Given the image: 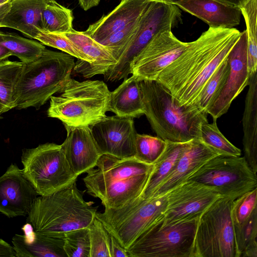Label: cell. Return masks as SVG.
Wrapping results in <instances>:
<instances>
[{"mask_svg":"<svg viewBox=\"0 0 257 257\" xmlns=\"http://www.w3.org/2000/svg\"><path fill=\"white\" fill-rule=\"evenodd\" d=\"M240 33L233 28L209 27L197 39L188 42L157 81L169 90L177 105H196L205 84L227 58Z\"/></svg>","mask_w":257,"mask_h":257,"instance_id":"6da1fadb","label":"cell"},{"mask_svg":"<svg viewBox=\"0 0 257 257\" xmlns=\"http://www.w3.org/2000/svg\"><path fill=\"white\" fill-rule=\"evenodd\" d=\"M134 156L119 159L101 155L83 181L87 193L99 198L105 209H118L140 197L153 170Z\"/></svg>","mask_w":257,"mask_h":257,"instance_id":"7a4b0ae2","label":"cell"},{"mask_svg":"<svg viewBox=\"0 0 257 257\" xmlns=\"http://www.w3.org/2000/svg\"><path fill=\"white\" fill-rule=\"evenodd\" d=\"M146 116L157 137L164 141L186 143L201 139L207 113L196 105L179 106L169 90L157 80L140 81Z\"/></svg>","mask_w":257,"mask_h":257,"instance_id":"3957f363","label":"cell"},{"mask_svg":"<svg viewBox=\"0 0 257 257\" xmlns=\"http://www.w3.org/2000/svg\"><path fill=\"white\" fill-rule=\"evenodd\" d=\"M93 204L84 199L75 182L52 194L38 196L27 223L37 232L64 238L67 231L88 226L97 212Z\"/></svg>","mask_w":257,"mask_h":257,"instance_id":"277c9868","label":"cell"},{"mask_svg":"<svg viewBox=\"0 0 257 257\" xmlns=\"http://www.w3.org/2000/svg\"><path fill=\"white\" fill-rule=\"evenodd\" d=\"M75 64L72 56L47 49L36 60L24 63L16 89V108L39 109L66 84Z\"/></svg>","mask_w":257,"mask_h":257,"instance_id":"5b68a950","label":"cell"},{"mask_svg":"<svg viewBox=\"0 0 257 257\" xmlns=\"http://www.w3.org/2000/svg\"><path fill=\"white\" fill-rule=\"evenodd\" d=\"M59 93L50 97L47 115L64 125L90 126L106 116L110 91L102 81L71 78Z\"/></svg>","mask_w":257,"mask_h":257,"instance_id":"8992f818","label":"cell"},{"mask_svg":"<svg viewBox=\"0 0 257 257\" xmlns=\"http://www.w3.org/2000/svg\"><path fill=\"white\" fill-rule=\"evenodd\" d=\"M22 169L39 196H47L76 182L61 145L47 143L22 150Z\"/></svg>","mask_w":257,"mask_h":257,"instance_id":"52a82bcc","label":"cell"},{"mask_svg":"<svg viewBox=\"0 0 257 257\" xmlns=\"http://www.w3.org/2000/svg\"><path fill=\"white\" fill-rule=\"evenodd\" d=\"M199 217L167 224L156 221L126 249L129 257H195Z\"/></svg>","mask_w":257,"mask_h":257,"instance_id":"ba28073f","label":"cell"},{"mask_svg":"<svg viewBox=\"0 0 257 257\" xmlns=\"http://www.w3.org/2000/svg\"><path fill=\"white\" fill-rule=\"evenodd\" d=\"M168 192L149 199L138 197L118 209L96 212L109 232L126 250L163 214L167 205Z\"/></svg>","mask_w":257,"mask_h":257,"instance_id":"9c48e42d","label":"cell"},{"mask_svg":"<svg viewBox=\"0 0 257 257\" xmlns=\"http://www.w3.org/2000/svg\"><path fill=\"white\" fill-rule=\"evenodd\" d=\"M233 200L220 197L200 216L195 257H239L231 217Z\"/></svg>","mask_w":257,"mask_h":257,"instance_id":"30bf717a","label":"cell"},{"mask_svg":"<svg viewBox=\"0 0 257 257\" xmlns=\"http://www.w3.org/2000/svg\"><path fill=\"white\" fill-rule=\"evenodd\" d=\"M175 5L150 2L141 16L138 30L126 45L116 64L104 74L106 81H116L132 74V65L153 37L158 33L171 30L181 19Z\"/></svg>","mask_w":257,"mask_h":257,"instance_id":"8fae6325","label":"cell"},{"mask_svg":"<svg viewBox=\"0 0 257 257\" xmlns=\"http://www.w3.org/2000/svg\"><path fill=\"white\" fill-rule=\"evenodd\" d=\"M213 189L221 197L236 199L257 187V176L244 157L218 155L188 178Z\"/></svg>","mask_w":257,"mask_h":257,"instance_id":"7c38bea8","label":"cell"},{"mask_svg":"<svg viewBox=\"0 0 257 257\" xmlns=\"http://www.w3.org/2000/svg\"><path fill=\"white\" fill-rule=\"evenodd\" d=\"M220 197L212 188L187 180L168 192L166 208L157 220L167 224L199 217Z\"/></svg>","mask_w":257,"mask_h":257,"instance_id":"4fadbf2b","label":"cell"},{"mask_svg":"<svg viewBox=\"0 0 257 257\" xmlns=\"http://www.w3.org/2000/svg\"><path fill=\"white\" fill-rule=\"evenodd\" d=\"M188 42L178 39L171 30L160 32L134 60L132 74L140 80H157L162 71L185 50Z\"/></svg>","mask_w":257,"mask_h":257,"instance_id":"5bb4252c","label":"cell"},{"mask_svg":"<svg viewBox=\"0 0 257 257\" xmlns=\"http://www.w3.org/2000/svg\"><path fill=\"white\" fill-rule=\"evenodd\" d=\"M101 155L119 159L134 156L137 132L133 118L107 116L90 126Z\"/></svg>","mask_w":257,"mask_h":257,"instance_id":"9a60e30c","label":"cell"},{"mask_svg":"<svg viewBox=\"0 0 257 257\" xmlns=\"http://www.w3.org/2000/svg\"><path fill=\"white\" fill-rule=\"evenodd\" d=\"M229 71L219 96L207 110L213 119L226 113L232 101L248 85L250 76L248 70L247 39L245 30L240 36L228 56Z\"/></svg>","mask_w":257,"mask_h":257,"instance_id":"2e32d148","label":"cell"},{"mask_svg":"<svg viewBox=\"0 0 257 257\" xmlns=\"http://www.w3.org/2000/svg\"><path fill=\"white\" fill-rule=\"evenodd\" d=\"M38 196L16 164L0 176V213L7 217L27 215Z\"/></svg>","mask_w":257,"mask_h":257,"instance_id":"e0dca14e","label":"cell"},{"mask_svg":"<svg viewBox=\"0 0 257 257\" xmlns=\"http://www.w3.org/2000/svg\"><path fill=\"white\" fill-rule=\"evenodd\" d=\"M64 126L67 137L61 145L71 168L78 176L94 168L101 154L90 126Z\"/></svg>","mask_w":257,"mask_h":257,"instance_id":"ac0fdd59","label":"cell"},{"mask_svg":"<svg viewBox=\"0 0 257 257\" xmlns=\"http://www.w3.org/2000/svg\"><path fill=\"white\" fill-rule=\"evenodd\" d=\"M87 58L88 62L78 59L73 70L85 78L104 74L117 62L110 51L84 32L73 29L63 33Z\"/></svg>","mask_w":257,"mask_h":257,"instance_id":"d6986e66","label":"cell"},{"mask_svg":"<svg viewBox=\"0 0 257 257\" xmlns=\"http://www.w3.org/2000/svg\"><path fill=\"white\" fill-rule=\"evenodd\" d=\"M217 155L218 154L201 139L192 140L180 156L173 171L163 181L152 197L169 192L186 181L203 164Z\"/></svg>","mask_w":257,"mask_h":257,"instance_id":"ffe728a7","label":"cell"},{"mask_svg":"<svg viewBox=\"0 0 257 257\" xmlns=\"http://www.w3.org/2000/svg\"><path fill=\"white\" fill-rule=\"evenodd\" d=\"M150 3L147 0H121L113 11L83 32L100 43L112 33L139 19Z\"/></svg>","mask_w":257,"mask_h":257,"instance_id":"44dd1931","label":"cell"},{"mask_svg":"<svg viewBox=\"0 0 257 257\" xmlns=\"http://www.w3.org/2000/svg\"><path fill=\"white\" fill-rule=\"evenodd\" d=\"M175 5L201 19L209 27L231 29L240 22L239 7L221 0H181Z\"/></svg>","mask_w":257,"mask_h":257,"instance_id":"7402d4cb","label":"cell"},{"mask_svg":"<svg viewBox=\"0 0 257 257\" xmlns=\"http://www.w3.org/2000/svg\"><path fill=\"white\" fill-rule=\"evenodd\" d=\"M22 230L24 235L16 234L12 239L16 257H67L63 237L37 232L28 223Z\"/></svg>","mask_w":257,"mask_h":257,"instance_id":"603a6c76","label":"cell"},{"mask_svg":"<svg viewBox=\"0 0 257 257\" xmlns=\"http://www.w3.org/2000/svg\"><path fill=\"white\" fill-rule=\"evenodd\" d=\"M46 0H12L9 11L1 27L16 30L27 37L35 39L43 30L42 13Z\"/></svg>","mask_w":257,"mask_h":257,"instance_id":"cb8c5ba5","label":"cell"},{"mask_svg":"<svg viewBox=\"0 0 257 257\" xmlns=\"http://www.w3.org/2000/svg\"><path fill=\"white\" fill-rule=\"evenodd\" d=\"M140 81L135 75L124 79L110 92L108 111L121 117L138 118L145 114Z\"/></svg>","mask_w":257,"mask_h":257,"instance_id":"d4e9b609","label":"cell"},{"mask_svg":"<svg viewBox=\"0 0 257 257\" xmlns=\"http://www.w3.org/2000/svg\"><path fill=\"white\" fill-rule=\"evenodd\" d=\"M242 117L244 158L249 167L257 172V73L250 77Z\"/></svg>","mask_w":257,"mask_h":257,"instance_id":"484cf974","label":"cell"},{"mask_svg":"<svg viewBox=\"0 0 257 257\" xmlns=\"http://www.w3.org/2000/svg\"><path fill=\"white\" fill-rule=\"evenodd\" d=\"M167 142L166 148L154 164L153 170L139 197L149 199L153 196L159 186L173 171L180 156L190 141L186 143Z\"/></svg>","mask_w":257,"mask_h":257,"instance_id":"4316f807","label":"cell"},{"mask_svg":"<svg viewBox=\"0 0 257 257\" xmlns=\"http://www.w3.org/2000/svg\"><path fill=\"white\" fill-rule=\"evenodd\" d=\"M24 63L0 61V106L6 112L16 107V89Z\"/></svg>","mask_w":257,"mask_h":257,"instance_id":"83f0119b","label":"cell"},{"mask_svg":"<svg viewBox=\"0 0 257 257\" xmlns=\"http://www.w3.org/2000/svg\"><path fill=\"white\" fill-rule=\"evenodd\" d=\"M237 6L246 25L247 67L251 76L257 71V0H241Z\"/></svg>","mask_w":257,"mask_h":257,"instance_id":"f1b7e54d","label":"cell"},{"mask_svg":"<svg viewBox=\"0 0 257 257\" xmlns=\"http://www.w3.org/2000/svg\"><path fill=\"white\" fill-rule=\"evenodd\" d=\"M0 43L12 56L18 57L23 63L36 60L46 49L43 44L36 41L22 37L16 33L2 31H0Z\"/></svg>","mask_w":257,"mask_h":257,"instance_id":"f546056e","label":"cell"},{"mask_svg":"<svg viewBox=\"0 0 257 257\" xmlns=\"http://www.w3.org/2000/svg\"><path fill=\"white\" fill-rule=\"evenodd\" d=\"M73 19L71 10L55 0H46L42 13L44 31L56 33L70 32L73 29Z\"/></svg>","mask_w":257,"mask_h":257,"instance_id":"4dcf8cb0","label":"cell"},{"mask_svg":"<svg viewBox=\"0 0 257 257\" xmlns=\"http://www.w3.org/2000/svg\"><path fill=\"white\" fill-rule=\"evenodd\" d=\"M229 71V65L227 57L203 87L196 104L199 109L207 113L208 109L211 106L222 90Z\"/></svg>","mask_w":257,"mask_h":257,"instance_id":"1f68e13d","label":"cell"},{"mask_svg":"<svg viewBox=\"0 0 257 257\" xmlns=\"http://www.w3.org/2000/svg\"><path fill=\"white\" fill-rule=\"evenodd\" d=\"M204 122L201 128V139L218 155L240 156L241 151L232 144L221 133L216 122Z\"/></svg>","mask_w":257,"mask_h":257,"instance_id":"d6a6232c","label":"cell"},{"mask_svg":"<svg viewBox=\"0 0 257 257\" xmlns=\"http://www.w3.org/2000/svg\"><path fill=\"white\" fill-rule=\"evenodd\" d=\"M167 142L158 137L137 134L134 157L148 164H154L165 151Z\"/></svg>","mask_w":257,"mask_h":257,"instance_id":"836d02e7","label":"cell"},{"mask_svg":"<svg viewBox=\"0 0 257 257\" xmlns=\"http://www.w3.org/2000/svg\"><path fill=\"white\" fill-rule=\"evenodd\" d=\"M234 234L239 257H257V210Z\"/></svg>","mask_w":257,"mask_h":257,"instance_id":"e575fe53","label":"cell"},{"mask_svg":"<svg viewBox=\"0 0 257 257\" xmlns=\"http://www.w3.org/2000/svg\"><path fill=\"white\" fill-rule=\"evenodd\" d=\"M64 248L67 257H90V241L87 227L64 233Z\"/></svg>","mask_w":257,"mask_h":257,"instance_id":"d590c367","label":"cell"},{"mask_svg":"<svg viewBox=\"0 0 257 257\" xmlns=\"http://www.w3.org/2000/svg\"><path fill=\"white\" fill-rule=\"evenodd\" d=\"M257 188L247 192L234 200L231 206L234 229L244 224L257 210Z\"/></svg>","mask_w":257,"mask_h":257,"instance_id":"8d00e7d4","label":"cell"},{"mask_svg":"<svg viewBox=\"0 0 257 257\" xmlns=\"http://www.w3.org/2000/svg\"><path fill=\"white\" fill-rule=\"evenodd\" d=\"M90 241V257H111L110 234L95 217L87 227Z\"/></svg>","mask_w":257,"mask_h":257,"instance_id":"74e56055","label":"cell"},{"mask_svg":"<svg viewBox=\"0 0 257 257\" xmlns=\"http://www.w3.org/2000/svg\"><path fill=\"white\" fill-rule=\"evenodd\" d=\"M35 40L39 41L44 45L58 49L78 59L88 62L85 56L63 33L49 32L42 30L37 35Z\"/></svg>","mask_w":257,"mask_h":257,"instance_id":"f35d334b","label":"cell"},{"mask_svg":"<svg viewBox=\"0 0 257 257\" xmlns=\"http://www.w3.org/2000/svg\"><path fill=\"white\" fill-rule=\"evenodd\" d=\"M140 19L125 28L112 33L100 43L110 51L116 61L126 45L137 32Z\"/></svg>","mask_w":257,"mask_h":257,"instance_id":"ab89813d","label":"cell"},{"mask_svg":"<svg viewBox=\"0 0 257 257\" xmlns=\"http://www.w3.org/2000/svg\"><path fill=\"white\" fill-rule=\"evenodd\" d=\"M110 236L111 257H129L126 250L119 243L113 236L110 235Z\"/></svg>","mask_w":257,"mask_h":257,"instance_id":"60d3db41","label":"cell"},{"mask_svg":"<svg viewBox=\"0 0 257 257\" xmlns=\"http://www.w3.org/2000/svg\"><path fill=\"white\" fill-rule=\"evenodd\" d=\"M0 257H16L13 246L0 238Z\"/></svg>","mask_w":257,"mask_h":257,"instance_id":"b9f144b4","label":"cell"},{"mask_svg":"<svg viewBox=\"0 0 257 257\" xmlns=\"http://www.w3.org/2000/svg\"><path fill=\"white\" fill-rule=\"evenodd\" d=\"M12 0H0V28L2 22L9 11Z\"/></svg>","mask_w":257,"mask_h":257,"instance_id":"7bdbcfd3","label":"cell"},{"mask_svg":"<svg viewBox=\"0 0 257 257\" xmlns=\"http://www.w3.org/2000/svg\"><path fill=\"white\" fill-rule=\"evenodd\" d=\"M81 8L87 11L94 7L97 6L100 0H78Z\"/></svg>","mask_w":257,"mask_h":257,"instance_id":"ee69618b","label":"cell"},{"mask_svg":"<svg viewBox=\"0 0 257 257\" xmlns=\"http://www.w3.org/2000/svg\"><path fill=\"white\" fill-rule=\"evenodd\" d=\"M11 56V53L0 43V61L6 60Z\"/></svg>","mask_w":257,"mask_h":257,"instance_id":"f6af8a7d","label":"cell"},{"mask_svg":"<svg viewBox=\"0 0 257 257\" xmlns=\"http://www.w3.org/2000/svg\"><path fill=\"white\" fill-rule=\"evenodd\" d=\"M149 2H157L175 5L177 2L181 0H147Z\"/></svg>","mask_w":257,"mask_h":257,"instance_id":"bcb514c9","label":"cell"},{"mask_svg":"<svg viewBox=\"0 0 257 257\" xmlns=\"http://www.w3.org/2000/svg\"><path fill=\"white\" fill-rule=\"evenodd\" d=\"M226 3L237 6L241 0H221Z\"/></svg>","mask_w":257,"mask_h":257,"instance_id":"7dc6e473","label":"cell"},{"mask_svg":"<svg viewBox=\"0 0 257 257\" xmlns=\"http://www.w3.org/2000/svg\"><path fill=\"white\" fill-rule=\"evenodd\" d=\"M6 112L5 110L0 106V119H2L3 118V116H2V114Z\"/></svg>","mask_w":257,"mask_h":257,"instance_id":"c3c4849f","label":"cell"}]
</instances>
